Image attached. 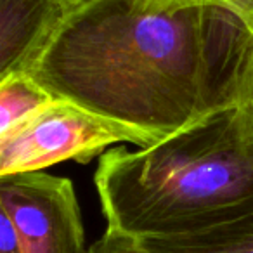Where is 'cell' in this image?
<instances>
[{
	"mask_svg": "<svg viewBox=\"0 0 253 253\" xmlns=\"http://www.w3.org/2000/svg\"><path fill=\"white\" fill-rule=\"evenodd\" d=\"M252 68L253 26L222 0H90L28 75L162 141L245 101Z\"/></svg>",
	"mask_w": 253,
	"mask_h": 253,
	"instance_id": "cell-1",
	"label": "cell"
},
{
	"mask_svg": "<svg viewBox=\"0 0 253 253\" xmlns=\"http://www.w3.org/2000/svg\"><path fill=\"white\" fill-rule=\"evenodd\" d=\"M109 229L201 231L253 213V104L241 101L141 151L113 149L94 177Z\"/></svg>",
	"mask_w": 253,
	"mask_h": 253,
	"instance_id": "cell-2",
	"label": "cell"
},
{
	"mask_svg": "<svg viewBox=\"0 0 253 253\" xmlns=\"http://www.w3.org/2000/svg\"><path fill=\"white\" fill-rule=\"evenodd\" d=\"M116 142L149 148L160 139L75 102L56 99L0 137V175L39 172L64 160L88 163Z\"/></svg>",
	"mask_w": 253,
	"mask_h": 253,
	"instance_id": "cell-3",
	"label": "cell"
},
{
	"mask_svg": "<svg viewBox=\"0 0 253 253\" xmlns=\"http://www.w3.org/2000/svg\"><path fill=\"white\" fill-rule=\"evenodd\" d=\"M0 211L11 218L25 253H88L70 179L43 170L0 175Z\"/></svg>",
	"mask_w": 253,
	"mask_h": 253,
	"instance_id": "cell-4",
	"label": "cell"
},
{
	"mask_svg": "<svg viewBox=\"0 0 253 253\" xmlns=\"http://www.w3.org/2000/svg\"><path fill=\"white\" fill-rule=\"evenodd\" d=\"M73 9L66 0H0V80L30 73Z\"/></svg>",
	"mask_w": 253,
	"mask_h": 253,
	"instance_id": "cell-5",
	"label": "cell"
},
{
	"mask_svg": "<svg viewBox=\"0 0 253 253\" xmlns=\"http://www.w3.org/2000/svg\"><path fill=\"white\" fill-rule=\"evenodd\" d=\"M139 243L144 253H253V213L201 231L141 238Z\"/></svg>",
	"mask_w": 253,
	"mask_h": 253,
	"instance_id": "cell-6",
	"label": "cell"
},
{
	"mask_svg": "<svg viewBox=\"0 0 253 253\" xmlns=\"http://www.w3.org/2000/svg\"><path fill=\"white\" fill-rule=\"evenodd\" d=\"M56 101L50 92L28 73H16L0 80V137Z\"/></svg>",
	"mask_w": 253,
	"mask_h": 253,
	"instance_id": "cell-7",
	"label": "cell"
},
{
	"mask_svg": "<svg viewBox=\"0 0 253 253\" xmlns=\"http://www.w3.org/2000/svg\"><path fill=\"white\" fill-rule=\"evenodd\" d=\"M88 253H144L137 238L106 227L102 236L88 246Z\"/></svg>",
	"mask_w": 253,
	"mask_h": 253,
	"instance_id": "cell-8",
	"label": "cell"
},
{
	"mask_svg": "<svg viewBox=\"0 0 253 253\" xmlns=\"http://www.w3.org/2000/svg\"><path fill=\"white\" fill-rule=\"evenodd\" d=\"M0 253H25L21 239L4 211H0Z\"/></svg>",
	"mask_w": 253,
	"mask_h": 253,
	"instance_id": "cell-9",
	"label": "cell"
},
{
	"mask_svg": "<svg viewBox=\"0 0 253 253\" xmlns=\"http://www.w3.org/2000/svg\"><path fill=\"white\" fill-rule=\"evenodd\" d=\"M222 2L238 11L253 26V0H222Z\"/></svg>",
	"mask_w": 253,
	"mask_h": 253,
	"instance_id": "cell-10",
	"label": "cell"
},
{
	"mask_svg": "<svg viewBox=\"0 0 253 253\" xmlns=\"http://www.w3.org/2000/svg\"><path fill=\"white\" fill-rule=\"evenodd\" d=\"M245 101H250L253 104V68H252V73H250V78H248V85H246Z\"/></svg>",
	"mask_w": 253,
	"mask_h": 253,
	"instance_id": "cell-11",
	"label": "cell"
},
{
	"mask_svg": "<svg viewBox=\"0 0 253 253\" xmlns=\"http://www.w3.org/2000/svg\"><path fill=\"white\" fill-rule=\"evenodd\" d=\"M68 4H71L73 7H78V5L82 4H87V2H90V0H66Z\"/></svg>",
	"mask_w": 253,
	"mask_h": 253,
	"instance_id": "cell-12",
	"label": "cell"
}]
</instances>
